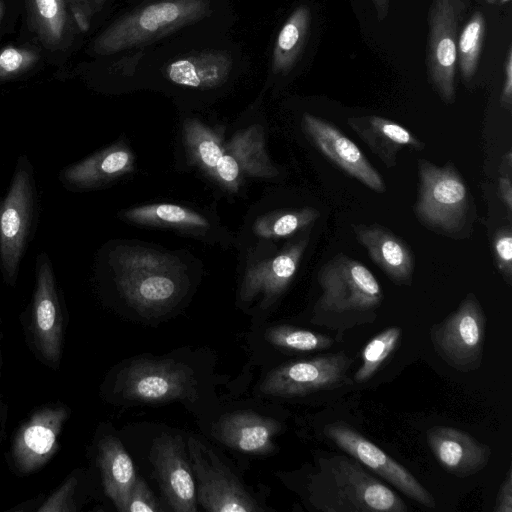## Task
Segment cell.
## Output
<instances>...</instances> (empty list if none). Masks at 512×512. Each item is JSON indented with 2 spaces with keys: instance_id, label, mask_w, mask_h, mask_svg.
<instances>
[{
  "instance_id": "cell-1",
  "label": "cell",
  "mask_w": 512,
  "mask_h": 512,
  "mask_svg": "<svg viewBox=\"0 0 512 512\" xmlns=\"http://www.w3.org/2000/svg\"><path fill=\"white\" fill-rule=\"evenodd\" d=\"M220 0H143L112 22L94 40L100 56L148 48L161 40L211 24Z\"/></svg>"
},
{
  "instance_id": "cell-2",
  "label": "cell",
  "mask_w": 512,
  "mask_h": 512,
  "mask_svg": "<svg viewBox=\"0 0 512 512\" xmlns=\"http://www.w3.org/2000/svg\"><path fill=\"white\" fill-rule=\"evenodd\" d=\"M312 505L323 512H406V503L349 454L320 457L309 482Z\"/></svg>"
},
{
  "instance_id": "cell-3",
  "label": "cell",
  "mask_w": 512,
  "mask_h": 512,
  "mask_svg": "<svg viewBox=\"0 0 512 512\" xmlns=\"http://www.w3.org/2000/svg\"><path fill=\"white\" fill-rule=\"evenodd\" d=\"M173 43L157 47L150 57L151 68L169 84L190 90L207 91L220 88L236 74L241 63L235 47L220 40L181 37Z\"/></svg>"
},
{
  "instance_id": "cell-4",
  "label": "cell",
  "mask_w": 512,
  "mask_h": 512,
  "mask_svg": "<svg viewBox=\"0 0 512 512\" xmlns=\"http://www.w3.org/2000/svg\"><path fill=\"white\" fill-rule=\"evenodd\" d=\"M36 268L35 289L22 320L23 330L35 358L47 368L58 370L64 352L67 313L46 254L38 257Z\"/></svg>"
},
{
  "instance_id": "cell-5",
  "label": "cell",
  "mask_w": 512,
  "mask_h": 512,
  "mask_svg": "<svg viewBox=\"0 0 512 512\" xmlns=\"http://www.w3.org/2000/svg\"><path fill=\"white\" fill-rule=\"evenodd\" d=\"M418 172L416 216L430 229L456 233L463 227L470 205L462 176L450 162L438 166L425 159L418 161Z\"/></svg>"
},
{
  "instance_id": "cell-6",
  "label": "cell",
  "mask_w": 512,
  "mask_h": 512,
  "mask_svg": "<svg viewBox=\"0 0 512 512\" xmlns=\"http://www.w3.org/2000/svg\"><path fill=\"white\" fill-rule=\"evenodd\" d=\"M71 416V408L62 401L35 408L15 429L5 459L10 471L29 476L45 467L60 449L59 438Z\"/></svg>"
},
{
  "instance_id": "cell-7",
  "label": "cell",
  "mask_w": 512,
  "mask_h": 512,
  "mask_svg": "<svg viewBox=\"0 0 512 512\" xmlns=\"http://www.w3.org/2000/svg\"><path fill=\"white\" fill-rule=\"evenodd\" d=\"M36 205L32 168L20 157L9 190L0 201V268L7 285L17 281Z\"/></svg>"
},
{
  "instance_id": "cell-8",
  "label": "cell",
  "mask_w": 512,
  "mask_h": 512,
  "mask_svg": "<svg viewBox=\"0 0 512 512\" xmlns=\"http://www.w3.org/2000/svg\"><path fill=\"white\" fill-rule=\"evenodd\" d=\"M317 280L322 294L316 309L321 312H366L377 308L383 299L382 288L373 273L342 253L320 268Z\"/></svg>"
},
{
  "instance_id": "cell-9",
  "label": "cell",
  "mask_w": 512,
  "mask_h": 512,
  "mask_svg": "<svg viewBox=\"0 0 512 512\" xmlns=\"http://www.w3.org/2000/svg\"><path fill=\"white\" fill-rule=\"evenodd\" d=\"M190 367L171 359L140 358L117 375L113 392L127 400L162 403L195 398Z\"/></svg>"
},
{
  "instance_id": "cell-10",
  "label": "cell",
  "mask_w": 512,
  "mask_h": 512,
  "mask_svg": "<svg viewBox=\"0 0 512 512\" xmlns=\"http://www.w3.org/2000/svg\"><path fill=\"white\" fill-rule=\"evenodd\" d=\"M486 317L473 293L461 301L455 311L430 328L437 355L450 367L470 372L482 364Z\"/></svg>"
},
{
  "instance_id": "cell-11",
  "label": "cell",
  "mask_w": 512,
  "mask_h": 512,
  "mask_svg": "<svg viewBox=\"0 0 512 512\" xmlns=\"http://www.w3.org/2000/svg\"><path fill=\"white\" fill-rule=\"evenodd\" d=\"M467 7L468 0H433L429 11L428 74L446 103L455 99L456 46Z\"/></svg>"
},
{
  "instance_id": "cell-12",
  "label": "cell",
  "mask_w": 512,
  "mask_h": 512,
  "mask_svg": "<svg viewBox=\"0 0 512 512\" xmlns=\"http://www.w3.org/2000/svg\"><path fill=\"white\" fill-rule=\"evenodd\" d=\"M197 499L211 512H259L264 509L217 456L194 437L188 439Z\"/></svg>"
},
{
  "instance_id": "cell-13",
  "label": "cell",
  "mask_w": 512,
  "mask_h": 512,
  "mask_svg": "<svg viewBox=\"0 0 512 512\" xmlns=\"http://www.w3.org/2000/svg\"><path fill=\"white\" fill-rule=\"evenodd\" d=\"M353 360L346 354H327L284 363L270 371L259 386L262 394L304 396L343 385Z\"/></svg>"
},
{
  "instance_id": "cell-14",
  "label": "cell",
  "mask_w": 512,
  "mask_h": 512,
  "mask_svg": "<svg viewBox=\"0 0 512 512\" xmlns=\"http://www.w3.org/2000/svg\"><path fill=\"white\" fill-rule=\"evenodd\" d=\"M324 434L344 453L357 459L404 495L427 508H435L434 497L411 472L357 430L337 421L326 425Z\"/></svg>"
},
{
  "instance_id": "cell-15",
  "label": "cell",
  "mask_w": 512,
  "mask_h": 512,
  "mask_svg": "<svg viewBox=\"0 0 512 512\" xmlns=\"http://www.w3.org/2000/svg\"><path fill=\"white\" fill-rule=\"evenodd\" d=\"M302 129L313 145L342 171L373 191L383 193L386 185L360 148L332 123L304 113Z\"/></svg>"
},
{
  "instance_id": "cell-16",
  "label": "cell",
  "mask_w": 512,
  "mask_h": 512,
  "mask_svg": "<svg viewBox=\"0 0 512 512\" xmlns=\"http://www.w3.org/2000/svg\"><path fill=\"white\" fill-rule=\"evenodd\" d=\"M180 435L162 434L154 440L151 461L169 505L178 512H195L196 486Z\"/></svg>"
},
{
  "instance_id": "cell-17",
  "label": "cell",
  "mask_w": 512,
  "mask_h": 512,
  "mask_svg": "<svg viewBox=\"0 0 512 512\" xmlns=\"http://www.w3.org/2000/svg\"><path fill=\"white\" fill-rule=\"evenodd\" d=\"M308 239L305 233L275 256L249 264L240 289L241 300L250 301L261 294L263 307L273 304L296 275Z\"/></svg>"
},
{
  "instance_id": "cell-18",
  "label": "cell",
  "mask_w": 512,
  "mask_h": 512,
  "mask_svg": "<svg viewBox=\"0 0 512 512\" xmlns=\"http://www.w3.org/2000/svg\"><path fill=\"white\" fill-rule=\"evenodd\" d=\"M183 135L193 162L224 188L236 192L243 172L219 134L198 119L190 118L184 123Z\"/></svg>"
},
{
  "instance_id": "cell-19",
  "label": "cell",
  "mask_w": 512,
  "mask_h": 512,
  "mask_svg": "<svg viewBox=\"0 0 512 512\" xmlns=\"http://www.w3.org/2000/svg\"><path fill=\"white\" fill-rule=\"evenodd\" d=\"M118 289L139 313L164 310L179 296L181 290L178 267L115 272Z\"/></svg>"
},
{
  "instance_id": "cell-20",
  "label": "cell",
  "mask_w": 512,
  "mask_h": 512,
  "mask_svg": "<svg viewBox=\"0 0 512 512\" xmlns=\"http://www.w3.org/2000/svg\"><path fill=\"white\" fill-rule=\"evenodd\" d=\"M431 452L450 474L464 478L480 472L491 458V448L466 431L433 426L426 432Z\"/></svg>"
},
{
  "instance_id": "cell-21",
  "label": "cell",
  "mask_w": 512,
  "mask_h": 512,
  "mask_svg": "<svg viewBox=\"0 0 512 512\" xmlns=\"http://www.w3.org/2000/svg\"><path fill=\"white\" fill-rule=\"evenodd\" d=\"M353 231L372 261L391 281L397 285L411 284L414 256L405 241L379 224H355Z\"/></svg>"
},
{
  "instance_id": "cell-22",
  "label": "cell",
  "mask_w": 512,
  "mask_h": 512,
  "mask_svg": "<svg viewBox=\"0 0 512 512\" xmlns=\"http://www.w3.org/2000/svg\"><path fill=\"white\" fill-rule=\"evenodd\" d=\"M281 423L252 411L224 415L213 429L214 436L226 446L243 453L266 455L275 450L273 438Z\"/></svg>"
},
{
  "instance_id": "cell-23",
  "label": "cell",
  "mask_w": 512,
  "mask_h": 512,
  "mask_svg": "<svg viewBox=\"0 0 512 512\" xmlns=\"http://www.w3.org/2000/svg\"><path fill=\"white\" fill-rule=\"evenodd\" d=\"M96 464L106 496L120 512H127L136 480L133 461L120 440L104 435L96 443Z\"/></svg>"
},
{
  "instance_id": "cell-24",
  "label": "cell",
  "mask_w": 512,
  "mask_h": 512,
  "mask_svg": "<svg viewBox=\"0 0 512 512\" xmlns=\"http://www.w3.org/2000/svg\"><path fill=\"white\" fill-rule=\"evenodd\" d=\"M347 123L387 167L395 166L398 153L403 148L417 151L425 148V144L408 129L384 117H350Z\"/></svg>"
},
{
  "instance_id": "cell-25",
  "label": "cell",
  "mask_w": 512,
  "mask_h": 512,
  "mask_svg": "<svg viewBox=\"0 0 512 512\" xmlns=\"http://www.w3.org/2000/svg\"><path fill=\"white\" fill-rule=\"evenodd\" d=\"M134 155L123 145H113L65 168L61 179L71 188L88 189L130 173Z\"/></svg>"
},
{
  "instance_id": "cell-26",
  "label": "cell",
  "mask_w": 512,
  "mask_h": 512,
  "mask_svg": "<svg viewBox=\"0 0 512 512\" xmlns=\"http://www.w3.org/2000/svg\"><path fill=\"white\" fill-rule=\"evenodd\" d=\"M311 23L307 5L293 9L281 25L272 49L271 72L273 75L288 74L299 61L305 48Z\"/></svg>"
},
{
  "instance_id": "cell-27",
  "label": "cell",
  "mask_w": 512,
  "mask_h": 512,
  "mask_svg": "<svg viewBox=\"0 0 512 512\" xmlns=\"http://www.w3.org/2000/svg\"><path fill=\"white\" fill-rule=\"evenodd\" d=\"M225 146L244 174L258 178L278 175L277 168L266 153L264 131L259 124L237 131Z\"/></svg>"
},
{
  "instance_id": "cell-28",
  "label": "cell",
  "mask_w": 512,
  "mask_h": 512,
  "mask_svg": "<svg viewBox=\"0 0 512 512\" xmlns=\"http://www.w3.org/2000/svg\"><path fill=\"white\" fill-rule=\"evenodd\" d=\"M123 216L134 223L145 225H164L182 229H205L209 227L208 220L181 205L159 203L130 208Z\"/></svg>"
},
{
  "instance_id": "cell-29",
  "label": "cell",
  "mask_w": 512,
  "mask_h": 512,
  "mask_svg": "<svg viewBox=\"0 0 512 512\" xmlns=\"http://www.w3.org/2000/svg\"><path fill=\"white\" fill-rule=\"evenodd\" d=\"M319 216L320 212L312 207L275 211L259 217L253 231L261 238H283L310 228Z\"/></svg>"
},
{
  "instance_id": "cell-30",
  "label": "cell",
  "mask_w": 512,
  "mask_h": 512,
  "mask_svg": "<svg viewBox=\"0 0 512 512\" xmlns=\"http://www.w3.org/2000/svg\"><path fill=\"white\" fill-rule=\"evenodd\" d=\"M265 339L273 346L289 352H314L332 346L333 339L292 325H276L266 329Z\"/></svg>"
},
{
  "instance_id": "cell-31",
  "label": "cell",
  "mask_w": 512,
  "mask_h": 512,
  "mask_svg": "<svg viewBox=\"0 0 512 512\" xmlns=\"http://www.w3.org/2000/svg\"><path fill=\"white\" fill-rule=\"evenodd\" d=\"M484 33V15L481 11H475L460 32L456 46L457 63L465 80H470L476 72Z\"/></svg>"
},
{
  "instance_id": "cell-32",
  "label": "cell",
  "mask_w": 512,
  "mask_h": 512,
  "mask_svg": "<svg viewBox=\"0 0 512 512\" xmlns=\"http://www.w3.org/2000/svg\"><path fill=\"white\" fill-rule=\"evenodd\" d=\"M32 21L47 46L58 45L65 33L67 17L64 0H29Z\"/></svg>"
},
{
  "instance_id": "cell-33",
  "label": "cell",
  "mask_w": 512,
  "mask_h": 512,
  "mask_svg": "<svg viewBox=\"0 0 512 512\" xmlns=\"http://www.w3.org/2000/svg\"><path fill=\"white\" fill-rule=\"evenodd\" d=\"M401 337L402 329L397 326L388 327L375 335L363 348L362 363L354 374V380L363 383L372 378L395 351Z\"/></svg>"
},
{
  "instance_id": "cell-34",
  "label": "cell",
  "mask_w": 512,
  "mask_h": 512,
  "mask_svg": "<svg viewBox=\"0 0 512 512\" xmlns=\"http://www.w3.org/2000/svg\"><path fill=\"white\" fill-rule=\"evenodd\" d=\"M85 474L75 469L48 496L44 497L37 512H78L85 502L83 483Z\"/></svg>"
},
{
  "instance_id": "cell-35",
  "label": "cell",
  "mask_w": 512,
  "mask_h": 512,
  "mask_svg": "<svg viewBox=\"0 0 512 512\" xmlns=\"http://www.w3.org/2000/svg\"><path fill=\"white\" fill-rule=\"evenodd\" d=\"M115 272H132L146 269L176 267L167 255L141 247H119L110 258Z\"/></svg>"
},
{
  "instance_id": "cell-36",
  "label": "cell",
  "mask_w": 512,
  "mask_h": 512,
  "mask_svg": "<svg viewBox=\"0 0 512 512\" xmlns=\"http://www.w3.org/2000/svg\"><path fill=\"white\" fill-rule=\"evenodd\" d=\"M38 61L35 51L26 48L7 47L0 52V80L19 75Z\"/></svg>"
},
{
  "instance_id": "cell-37",
  "label": "cell",
  "mask_w": 512,
  "mask_h": 512,
  "mask_svg": "<svg viewBox=\"0 0 512 512\" xmlns=\"http://www.w3.org/2000/svg\"><path fill=\"white\" fill-rule=\"evenodd\" d=\"M496 266L504 280L512 282V231L510 226L501 227L493 238Z\"/></svg>"
},
{
  "instance_id": "cell-38",
  "label": "cell",
  "mask_w": 512,
  "mask_h": 512,
  "mask_svg": "<svg viewBox=\"0 0 512 512\" xmlns=\"http://www.w3.org/2000/svg\"><path fill=\"white\" fill-rule=\"evenodd\" d=\"M160 511L159 504L152 491L142 477H136L127 512H157Z\"/></svg>"
},
{
  "instance_id": "cell-39",
  "label": "cell",
  "mask_w": 512,
  "mask_h": 512,
  "mask_svg": "<svg viewBox=\"0 0 512 512\" xmlns=\"http://www.w3.org/2000/svg\"><path fill=\"white\" fill-rule=\"evenodd\" d=\"M495 512H512V473L509 468L497 494Z\"/></svg>"
},
{
  "instance_id": "cell-40",
  "label": "cell",
  "mask_w": 512,
  "mask_h": 512,
  "mask_svg": "<svg viewBox=\"0 0 512 512\" xmlns=\"http://www.w3.org/2000/svg\"><path fill=\"white\" fill-rule=\"evenodd\" d=\"M501 104L505 109L512 105V48L509 46L504 62V82L501 93Z\"/></svg>"
},
{
  "instance_id": "cell-41",
  "label": "cell",
  "mask_w": 512,
  "mask_h": 512,
  "mask_svg": "<svg viewBox=\"0 0 512 512\" xmlns=\"http://www.w3.org/2000/svg\"><path fill=\"white\" fill-rule=\"evenodd\" d=\"M499 194L501 200L506 206L508 213L511 214L512 211V182L511 176L509 175H501L498 182Z\"/></svg>"
},
{
  "instance_id": "cell-42",
  "label": "cell",
  "mask_w": 512,
  "mask_h": 512,
  "mask_svg": "<svg viewBox=\"0 0 512 512\" xmlns=\"http://www.w3.org/2000/svg\"><path fill=\"white\" fill-rule=\"evenodd\" d=\"M379 20H382L386 17L388 13V7L390 0H371Z\"/></svg>"
},
{
  "instance_id": "cell-43",
  "label": "cell",
  "mask_w": 512,
  "mask_h": 512,
  "mask_svg": "<svg viewBox=\"0 0 512 512\" xmlns=\"http://www.w3.org/2000/svg\"><path fill=\"white\" fill-rule=\"evenodd\" d=\"M7 420V407L5 403L2 400V397L0 395V440L4 433L5 424Z\"/></svg>"
},
{
  "instance_id": "cell-44",
  "label": "cell",
  "mask_w": 512,
  "mask_h": 512,
  "mask_svg": "<svg viewBox=\"0 0 512 512\" xmlns=\"http://www.w3.org/2000/svg\"><path fill=\"white\" fill-rule=\"evenodd\" d=\"M68 2L74 4V15L80 13L84 6L89 5L91 0H67Z\"/></svg>"
},
{
  "instance_id": "cell-45",
  "label": "cell",
  "mask_w": 512,
  "mask_h": 512,
  "mask_svg": "<svg viewBox=\"0 0 512 512\" xmlns=\"http://www.w3.org/2000/svg\"><path fill=\"white\" fill-rule=\"evenodd\" d=\"M3 366H4V361H3V354H2V347H1V329H0V375L2 374Z\"/></svg>"
},
{
  "instance_id": "cell-46",
  "label": "cell",
  "mask_w": 512,
  "mask_h": 512,
  "mask_svg": "<svg viewBox=\"0 0 512 512\" xmlns=\"http://www.w3.org/2000/svg\"><path fill=\"white\" fill-rule=\"evenodd\" d=\"M485 1L490 4L500 5V4H505V3L509 2L510 0H485Z\"/></svg>"
},
{
  "instance_id": "cell-47",
  "label": "cell",
  "mask_w": 512,
  "mask_h": 512,
  "mask_svg": "<svg viewBox=\"0 0 512 512\" xmlns=\"http://www.w3.org/2000/svg\"><path fill=\"white\" fill-rule=\"evenodd\" d=\"M0 17H1V5H0Z\"/></svg>"
}]
</instances>
